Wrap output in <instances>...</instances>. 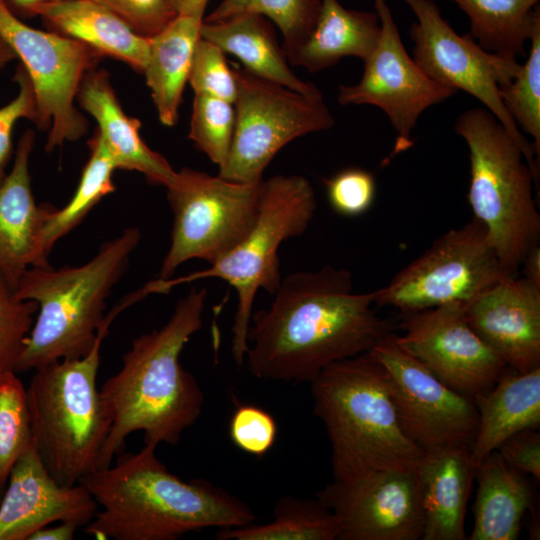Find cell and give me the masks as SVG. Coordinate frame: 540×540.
<instances>
[{
  "label": "cell",
  "instance_id": "obj_1",
  "mask_svg": "<svg viewBox=\"0 0 540 540\" xmlns=\"http://www.w3.org/2000/svg\"><path fill=\"white\" fill-rule=\"evenodd\" d=\"M354 291L352 272L323 266L282 278L269 307L253 311L244 362L262 380L312 382L327 366L372 350L394 333Z\"/></svg>",
  "mask_w": 540,
  "mask_h": 540
},
{
  "label": "cell",
  "instance_id": "obj_2",
  "mask_svg": "<svg viewBox=\"0 0 540 540\" xmlns=\"http://www.w3.org/2000/svg\"><path fill=\"white\" fill-rule=\"evenodd\" d=\"M206 298V288H192L161 328L132 342L121 368L99 389L111 427L98 469L111 465L132 433L143 432L144 444L175 445L200 417L204 395L180 355L202 327Z\"/></svg>",
  "mask_w": 540,
  "mask_h": 540
},
{
  "label": "cell",
  "instance_id": "obj_3",
  "mask_svg": "<svg viewBox=\"0 0 540 540\" xmlns=\"http://www.w3.org/2000/svg\"><path fill=\"white\" fill-rule=\"evenodd\" d=\"M156 447L144 444L80 480L101 508L84 527L86 534L100 540H175L256 520L253 510L227 490L172 473L157 458Z\"/></svg>",
  "mask_w": 540,
  "mask_h": 540
},
{
  "label": "cell",
  "instance_id": "obj_4",
  "mask_svg": "<svg viewBox=\"0 0 540 540\" xmlns=\"http://www.w3.org/2000/svg\"><path fill=\"white\" fill-rule=\"evenodd\" d=\"M310 386L313 412L330 441L335 481L418 470L425 450L403 430L385 370L370 351L330 364Z\"/></svg>",
  "mask_w": 540,
  "mask_h": 540
},
{
  "label": "cell",
  "instance_id": "obj_5",
  "mask_svg": "<svg viewBox=\"0 0 540 540\" xmlns=\"http://www.w3.org/2000/svg\"><path fill=\"white\" fill-rule=\"evenodd\" d=\"M141 240L136 227L103 243L79 266L29 267L15 294L38 305L37 317L18 358L16 372L36 370L63 359L79 358L93 347L106 322L105 307L113 287Z\"/></svg>",
  "mask_w": 540,
  "mask_h": 540
},
{
  "label": "cell",
  "instance_id": "obj_6",
  "mask_svg": "<svg viewBox=\"0 0 540 540\" xmlns=\"http://www.w3.org/2000/svg\"><path fill=\"white\" fill-rule=\"evenodd\" d=\"M110 324L99 329L84 356L34 370L26 388L32 440L44 466L72 486L98 469L111 421L97 388L101 346Z\"/></svg>",
  "mask_w": 540,
  "mask_h": 540
},
{
  "label": "cell",
  "instance_id": "obj_7",
  "mask_svg": "<svg viewBox=\"0 0 540 540\" xmlns=\"http://www.w3.org/2000/svg\"><path fill=\"white\" fill-rule=\"evenodd\" d=\"M316 207L314 189L305 177L293 174L263 179L257 219L236 246L207 269L179 278L150 281L138 293L144 298L150 293H167L179 284L200 279L226 281L237 294L231 352L235 363L242 366L256 294L259 290L271 295L276 292L282 280L280 246L306 231Z\"/></svg>",
  "mask_w": 540,
  "mask_h": 540
},
{
  "label": "cell",
  "instance_id": "obj_8",
  "mask_svg": "<svg viewBox=\"0 0 540 540\" xmlns=\"http://www.w3.org/2000/svg\"><path fill=\"white\" fill-rule=\"evenodd\" d=\"M455 131L469 150L468 202L474 218L485 227L503 266L518 274L526 254L540 241L533 196V183L538 189V182L520 147L486 108L463 112Z\"/></svg>",
  "mask_w": 540,
  "mask_h": 540
},
{
  "label": "cell",
  "instance_id": "obj_9",
  "mask_svg": "<svg viewBox=\"0 0 540 540\" xmlns=\"http://www.w3.org/2000/svg\"><path fill=\"white\" fill-rule=\"evenodd\" d=\"M261 182H234L187 167L176 171L165 187L173 223L158 279L171 278L192 259L212 264L236 246L257 219Z\"/></svg>",
  "mask_w": 540,
  "mask_h": 540
},
{
  "label": "cell",
  "instance_id": "obj_10",
  "mask_svg": "<svg viewBox=\"0 0 540 540\" xmlns=\"http://www.w3.org/2000/svg\"><path fill=\"white\" fill-rule=\"evenodd\" d=\"M237 84L235 128L228 158L219 168L224 179L253 183L275 155L301 136L334 125L323 97H310L260 78L244 68H233Z\"/></svg>",
  "mask_w": 540,
  "mask_h": 540
},
{
  "label": "cell",
  "instance_id": "obj_11",
  "mask_svg": "<svg viewBox=\"0 0 540 540\" xmlns=\"http://www.w3.org/2000/svg\"><path fill=\"white\" fill-rule=\"evenodd\" d=\"M403 1L417 18L409 31L415 63L436 82L480 101L520 147L539 182V160L532 142L518 128L500 97V86L517 76L521 64L516 58L486 51L469 33H456L432 0Z\"/></svg>",
  "mask_w": 540,
  "mask_h": 540
},
{
  "label": "cell",
  "instance_id": "obj_12",
  "mask_svg": "<svg viewBox=\"0 0 540 540\" xmlns=\"http://www.w3.org/2000/svg\"><path fill=\"white\" fill-rule=\"evenodd\" d=\"M0 36L15 53L33 86L36 126L48 131L45 150L53 152L87 134L89 122L75 101L84 76L102 57L86 44L26 24L0 0Z\"/></svg>",
  "mask_w": 540,
  "mask_h": 540
},
{
  "label": "cell",
  "instance_id": "obj_13",
  "mask_svg": "<svg viewBox=\"0 0 540 540\" xmlns=\"http://www.w3.org/2000/svg\"><path fill=\"white\" fill-rule=\"evenodd\" d=\"M517 275L507 270L486 229L473 218L437 238L419 257L374 291L377 306L402 314L448 303H468L497 281Z\"/></svg>",
  "mask_w": 540,
  "mask_h": 540
},
{
  "label": "cell",
  "instance_id": "obj_14",
  "mask_svg": "<svg viewBox=\"0 0 540 540\" xmlns=\"http://www.w3.org/2000/svg\"><path fill=\"white\" fill-rule=\"evenodd\" d=\"M381 33L364 60V72L354 85H340L342 105L368 104L380 108L396 132L394 148L385 163L413 146L411 137L420 115L430 106L452 97L457 91L428 77L403 45L386 0H374Z\"/></svg>",
  "mask_w": 540,
  "mask_h": 540
},
{
  "label": "cell",
  "instance_id": "obj_15",
  "mask_svg": "<svg viewBox=\"0 0 540 540\" xmlns=\"http://www.w3.org/2000/svg\"><path fill=\"white\" fill-rule=\"evenodd\" d=\"M370 353L383 366L400 424L416 444L424 450L472 445L478 427L473 399L446 385L405 351L395 333Z\"/></svg>",
  "mask_w": 540,
  "mask_h": 540
},
{
  "label": "cell",
  "instance_id": "obj_16",
  "mask_svg": "<svg viewBox=\"0 0 540 540\" xmlns=\"http://www.w3.org/2000/svg\"><path fill=\"white\" fill-rule=\"evenodd\" d=\"M466 303L406 313L397 343L455 391L475 399L489 391L505 361L470 326Z\"/></svg>",
  "mask_w": 540,
  "mask_h": 540
},
{
  "label": "cell",
  "instance_id": "obj_17",
  "mask_svg": "<svg viewBox=\"0 0 540 540\" xmlns=\"http://www.w3.org/2000/svg\"><path fill=\"white\" fill-rule=\"evenodd\" d=\"M317 498L338 516V540L422 539L417 471L379 472L352 483L333 480Z\"/></svg>",
  "mask_w": 540,
  "mask_h": 540
},
{
  "label": "cell",
  "instance_id": "obj_18",
  "mask_svg": "<svg viewBox=\"0 0 540 540\" xmlns=\"http://www.w3.org/2000/svg\"><path fill=\"white\" fill-rule=\"evenodd\" d=\"M98 504L78 483H59L44 466L32 444L12 467L0 499V540H28L54 522L85 527Z\"/></svg>",
  "mask_w": 540,
  "mask_h": 540
},
{
  "label": "cell",
  "instance_id": "obj_19",
  "mask_svg": "<svg viewBox=\"0 0 540 540\" xmlns=\"http://www.w3.org/2000/svg\"><path fill=\"white\" fill-rule=\"evenodd\" d=\"M470 326L519 372L540 366V287L524 277H505L466 303Z\"/></svg>",
  "mask_w": 540,
  "mask_h": 540
},
{
  "label": "cell",
  "instance_id": "obj_20",
  "mask_svg": "<svg viewBox=\"0 0 540 540\" xmlns=\"http://www.w3.org/2000/svg\"><path fill=\"white\" fill-rule=\"evenodd\" d=\"M34 144L35 132L24 131L12 167L0 184V272L14 289L29 267H43L40 238L56 208L34 199L29 166Z\"/></svg>",
  "mask_w": 540,
  "mask_h": 540
},
{
  "label": "cell",
  "instance_id": "obj_21",
  "mask_svg": "<svg viewBox=\"0 0 540 540\" xmlns=\"http://www.w3.org/2000/svg\"><path fill=\"white\" fill-rule=\"evenodd\" d=\"M77 101L96 121V132L117 169L139 172L154 185L171 183L176 170L143 141L141 121L123 111L106 70L96 67L84 76Z\"/></svg>",
  "mask_w": 540,
  "mask_h": 540
},
{
  "label": "cell",
  "instance_id": "obj_22",
  "mask_svg": "<svg viewBox=\"0 0 540 540\" xmlns=\"http://www.w3.org/2000/svg\"><path fill=\"white\" fill-rule=\"evenodd\" d=\"M476 468L470 447L448 445L425 450L417 470L423 540H465V516Z\"/></svg>",
  "mask_w": 540,
  "mask_h": 540
},
{
  "label": "cell",
  "instance_id": "obj_23",
  "mask_svg": "<svg viewBox=\"0 0 540 540\" xmlns=\"http://www.w3.org/2000/svg\"><path fill=\"white\" fill-rule=\"evenodd\" d=\"M478 427L470 446L477 468L509 437L540 424V366L519 372L507 366L494 386L477 396Z\"/></svg>",
  "mask_w": 540,
  "mask_h": 540
},
{
  "label": "cell",
  "instance_id": "obj_24",
  "mask_svg": "<svg viewBox=\"0 0 540 540\" xmlns=\"http://www.w3.org/2000/svg\"><path fill=\"white\" fill-rule=\"evenodd\" d=\"M47 30L78 40L102 58L111 57L143 73L150 38L136 33L120 17L89 0H62L40 7Z\"/></svg>",
  "mask_w": 540,
  "mask_h": 540
},
{
  "label": "cell",
  "instance_id": "obj_25",
  "mask_svg": "<svg viewBox=\"0 0 540 540\" xmlns=\"http://www.w3.org/2000/svg\"><path fill=\"white\" fill-rule=\"evenodd\" d=\"M200 37L236 56L244 69L260 78L310 97H323L313 83L301 80L290 69L273 23L262 15L239 14L216 22L203 20Z\"/></svg>",
  "mask_w": 540,
  "mask_h": 540
},
{
  "label": "cell",
  "instance_id": "obj_26",
  "mask_svg": "<svg viewBox=\"0 0 540 540\" xmlns=\"http://www.w3.org/2000/svg\"><path fill=\"white\" fill-rule=\"evenodd\" d=\"M205 15H176L150 38L143 74L160 122L174 126Z\"/></svg>",
  "mask_w": 540,
  "mask_h": 540
},
{
  "label": "cell",
  "instance_id": "obj_27",
  "mask_svg": "<svg viewBox=\"0 0 540 540\" xmlns=\"http://www.w3.org/2000/svg\"><path fill=\"white\" fill-rule=\"evenodd\" d=\"M380 33L376 12L347 9L338 0H321L314 29L288 62L318 72L347 56L364 61L374 50Z\"/></svg>",
  "mask_w": 540,
  "mask_h": 540
},
{
  "label": "cell",
  "instance_id": "obj_28",
  "mask_svg": "<svg viewBox=\"0 0 540 540\" xmlns=\"http://www.w3.org/2000/svg\"><path fill=\"white\" fill-rule=\"evenodd\" d=\"M478 480L470 540H515L532 505V491L523 473L491 453L477 468Z\"/></svg>",
  "mask_w": 540,
  "mask_h": 540
},
{
  "label": "cell",
  "instance_id": "obj_29",
  "mask_svg": "<svg viewBox=\"0 0 540 540\" xmlns=\"http://www.w3.org/2000/svg\"><path fill=\"white\" fill-rule=\"evenodd\" d=\"M469 17L470 35L486 51L525 57L540 0H450Z\"/></svg>",
  "mask_w": 540,
  "mask_h": 540
},
{
  "label": "cell",
  "instance_id": "obj_30",
  "mask_svg": "<svg viewBox=\"0 0 540 540\" xmlns=\"http://www.w3.org/2000/svg\"><path fill=\"white\" fill-rule=\"evenodd\" d=\"M338 516L319 498L283 496L275 504L273 519L219 529L218 540H338Z\"/></svg>",
  "mask_w": 540,
  "mask_h": 540
},
{
  "label": "cell",
  "instance_id": "obj_31",
  "mask_svg": "<svg viewBox=\"0 0 540 540\" xmlns=\"http://www.w3.org/2000/svg\"><path fill=\"white\" fill-rule=\"evenodd\" d=\"M88 146L90 155L73 196L64 207L55 208L43 228L40 238L43 267L50 266L48 256L54 245L76 228L105 196L116 189L112 176L117 168L96 131L89 139Z\"/></svg>",
  "mask_w": 540,
  "mask_h": 540
},
{
  "label": "cell",
  "instance_id": "obj_32",
  "mask_svg": "<svg viewBox=\"0 0 540 540\" xmlns=\"http://www.w3.org/2000/svg\"><path fill=\"white\" fill-rule=\"evenodd\" d=\"M321 0H222L204 17V21H221L239 14H259L280 30L287 60L302 46L314 29Z\"/></svg>",
  "mask_w": 540,
  "mask_h": 540
},
{
  "label": "cell",
  "instance_id": "obj_33",
  "mask_svg": "<svg viewBox=\"0 0 540 540\" xmlns=\"http://www.w3.org/2000/svg\"><path fill=\"white\" fill-rule=\"evenodd\" d=\"M33 444L26 388L15 371L0 372V491L10 471Z\"/></svg>",
  "mask_w": 540,
  "mask_h": 540
},
{
  "label": "cell",
  "instance_id": "obj_34",
  "mask_svg": "<svg viewBox=\"0 0 540 540\" xmlns=\"http://www.w3.org/2000/svg\"><path fill=\"white\" fill-rule=\"evenodd\" d=\"M530 49L517 76L500 86V97L520 130L529 134L540 157V18L529 38Z\"/></svg>",
  "mask_w": 540,
  "mask_h": 540
},
{
  "label": "cell",
  "instance_id": "obj_35",
  "mask_svg": "<svg viewBox=\"0 0 540 540\" xmlns=\"http://www.w3.org/2000/svg\"><path fill=\"white\" fill-rule=\"evenodd\" d=\"M234 128L233 103L205 94H195L188 137L219 168L228 158Z\"/></svg>",
  "mask_w": 540,
  "mask_h": 540
},
{
  "label": "cell",
  "instance_id": "obj_36",
  "mask_svg": "<svg viewBox=\"0 0 540 540\" xmlns=\"http://www.w3.org/2000/svg\"><path fill=\"white\" fill-rule=\"evenodd\" d=\"M38 305L22 300L0 272V372L15 371Z\"/></svg>",
  "mask_w": 540,
  "mask_h": 540
},
{
  "label": "cell",
  "instance_id": "obj_37",
  "mask_svg": "<svg viewBox=\"0 0 540 540\" xmlns=\"http://www.w3.org/2000/svg\"><path fill=\"white\" fill-rule=\"evenodd\" d=\"M188 83L195 94H205L234 104L237 84L225 53L214 43L199 38L194 48Z\"/></svg>",
  "mask_w": 540,
  "mask_h": 540
},
{
  "label": "cell",
  "instance_id": "obj_38",
  "mask_svg": "<svg viewBox=\"0 0 540 540\" xmlns=\"http://www.w3.org/2000/svg\"><path fill=\"white\" fill-rule=\"evenodd\" d=\"M332 209L343 216H359L372 206L376 182L372 173L361 168H347L324 181Z\"/></svg>",
  "mask_w": 540,
  "mask_h": 540
},
{
  "label": "cell",
  "instance_id": "obj_39",
  "mask_svg": "<svg viewBox=\"0 0 540 540\" xmlns=\"http://www.w3.org/2000/svg\"><path fill=\"white\" fill-rule=\"evenodd\" d=\"M229 435L240 450L262 457L276 440L277 424L265 409L255 405H241L230 419Z\"/></svg>",
  "mask_w": 540,
  "mask_h": 540
},
{
  "label": "cell",
  "instance_id": "obj_40",
  "mask_svg": "<svg viewBox=\"0 0 540 540\" xmlns=\"http://www.w3.org/2000/svg\"><path fill=\"white\" fill-rule=\"evenodd\" d=\"M13 81L17 84V94L0 107V184L8 173L13 155V131L21 119L35 122L37 116L36 100L30 78L19 63Z\"/></svg>",
  "mask_w": 540,
  "mask_h": 540
},
{
  "label": "cell",
  "instance_id": "obj_41",
  "mask_svg": "<svg viewBox=\"0 0 540 540\" xmlns=\"http://www.w3.org/2000/svg\"><path fill=\"white\" fill-rule=\"evenodd\" d=\"M120 17L139 35L151 38L177 14L168 0H89Z\"/></svg>",
  "mask_w": 540,
  "mask_h": 540
},
{
  "label": "cell",
  "instance_id": "obj_42",
  "mask_svg": "<svg viewBox=\"0 0 540 540\" xmlns=\"http://www.w3.org/2000/svg\"><path fill=\"white\" fill-rule=\"evenodd\" d=\"M504 461L517 471L540 481V434L532 428L520 431L505 440L496 450Z\"/></svg>",
  "mask_w": 540,
  "mask_h": 540
},
{
  "label": "cell",
  "instance_id": "obj_43",
  "mask_svg": "<svg viewBox=\"0 0 540 540\" xmlns=\"http://www.w3.org/2000/svg\"><path fill=\"white\" fill-rule=\"evenodd\" d=\"M78 525L71 522H60L56 526H46L34 532L28 540H72Z\"/></svg>",
  "mask_w": 540,
  "mask_h": 540
},
{
  "label": "cell",
  "instance_id": "obj_44",
  "mask_svg": "<svg viewBox=\"0 0 540 540\" xmlns=\"http://www.w3.org/2000/svg\"><path fill=\"white\" fill-rule=\"evenodd\" d=\"M62 0H3L7 8L22 20L37 17V10Z\"/></svg>",
  "mask_w": 540,
  "mask_h": 540
},
{
  "label": "cell",
  "instance_id": "obj_45",
  "mask_svg": "<svg viewBox=\"0 0 540 540\" xmlns=\"http://www.w3.org/2000/svg\"><path fill=\"white\" fill-rule=\"evenodd\" d=\"M524 278L540 287V247L536 245L532 247L526 254L523 263Z\"/></svg>",
  "mask_w": 540,
  "mask_h": 540
},
{
  "label": "cell",
  "instance_id": "obj_46",
  "mask_svg": "<svg viewBox=\"0 0 540 540\" xmlns=\"http://www.w3.org/2000/svg\"><path fill=\"white\" fill-rule=\"evenodd\" d=\"M176 14L205 15L209 0H168Z\"/></svg>",
  "mask_w": 540,
  "mask_h": 540
},
{
  "label": "cell",
  "instance_id": "obj_47",
  "mask_svg": "<svg viewBox=\"0 0 540 540\" xmlns=\"http://www.w3.org/2000/svg\"><path fill=\"white\" fill-rule=\"evenodd\" d=\"M17 57L10 46L0 36V71Z\"/></svg>",
  "mask_w": 540,
  "mask_h": 540
},
{
  "label": "cell",
  "instance_id": "obj_48",
  "mask_svg": "<svg viewBox=\"0 0 540 540\" xmlns=\"http://www.w3.org/2000/svg\"><path fill=\"white\" fill-rule=\"evenodd\" d=\"M1 496H2V492L0 491V499H1Z\"/></svg>",
  "mask_w": 540,
  "mask_h": 540
}]
</instances>
